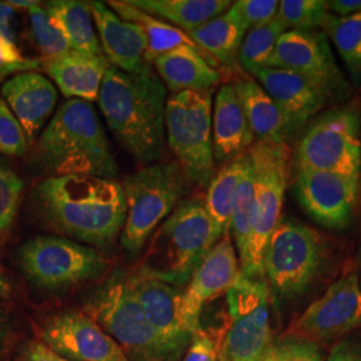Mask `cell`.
I'll return each mask as SVG.
<instances>
[{"label":"cell","mask_w":361,"mask_h":361,"mask_svg":"<svg viewBox=\"0 0 361 361\" xmlns=\"http://www.w3.org/2000/svg\"><path fill=\"white\" fill-rule=\"evenodd\" d=\"M32 200L49 228L83 245L110 246L125 225L126 201L116 180L51 176L35 188Z\"/></svg>","instance_id":"6da1fadb"},{"label":"cell","mask_w":361,"mask_h":361,"mask_svg":"<svg viewBox=\"0 0 361 361\" xmlns=\"http://www.w3.org/2000/svg\"><path fill=\"white\" fill-rule=\"evenodd\" d=\"M168 89L152 67L125 73L110 67L98 104L119 143L145 165L159 162L166 152L165 113Z\"/></svg>","instance_id":"7a4b0ae2"},{"label":"cell","mask_w":361,"mask_h":361,"mask_svg":"<svg viewBox=\"0 0 361 361\" xmlns=\"http://www.w3.org/2000/svg\"><path fill=\"white\" fill-rule=\"evenodd\" d=\"M40 168L52 176L116 180L118 165L102 123L90 102L67 99L52 116L38 142Z\"/></svg>","instance_id":"3957f363"},{"label":"cell","mask_w":361,"mask_h":361,"mask_svg":"<svg viewBox=\"0 0 361 361\" xmlns=\"http://www.w3.org/2000/svg\"><path fill=\"white\" fill-rule=\"evenodd\" d=\"M219 240L204 197L186 198L152 234L137 271L182 288Z\"/></svg>","instance_id":"277c9868"},{"label":"cell","mask_w":361,"mask_h":361,"mask_svg":"<svg viewBox=\"0 0 361 361\" xmlns=\"http://www.w3.org/2000/svg\"><path fill=\"white\" fill-rule=\"evenodd\" d=\"M121 185L126 201L121 244L130 256H137L155 229L186 200L193 183L174 159L146 165Z\"/></svg>","instance_id":"5b68a950"},{"label":"cell","mask_w":361,"mask_h":361,"mask_svg":"<svg viewBox=\"0 0 361 361\" xmlns=\"http://www.w3.org/2000/svg\"><path fill=\"white\" fill-rule=\"evenodd\" d=\"M85 313L110 336L129 361H177L145 316L129 283L116 271L86 302Z\"/></svg>","instance_id":"8992f818"},{"label":"cell","mask_w":361,"mask_h":361,"mask_svg":"<svg viewBox=\"0 0 361 361\" xmlns=\"http://www.w3.org/2000/svg\"><path fill=\"white\" fill-rule=\"evenodd\" d=\"M296 170L361 177V104H337L314 116L301 131L292 157Z\"/></svg>","instance_id":"52a82bcc"},{"label":"cell","mask_w":361,"mask_h":361,"mask_svg":"<svg viewBox=\"0 0 361 361\" xmlns=\"http://www.w3.org/2000/svg\"><path fill=\"white\" fill-rule=\"evenodd\" d=\"M247 153L255 171V210L249 245L240 267L241 273L249 279H265L267 247L283 219L290 150L285 143L256 141Z\"/></svg>","instance_id":"ba28073f"},{"label":"cell","mask_w":361,"mask_h":361,"mask_svg":"<svg viewBox=\"0 0 361 361\" xmlns=\"http://www.w3.org/2000/svg\"><path fill=\"white\" fill-rule=\"evenodd\" d=\"M212 91L170 94L165 113L169 149L193 185L207 188L216 176Z\"/></svg>","instance_id":"9c48e42d"},{"label":"cell","mask_w":361,"mask_h":361,"mask_svg":"<svg viewBox=\"0 0 361 361\" xmlns=\"http://www.w3.org/2000/svg\"><path fill=\"white\" fill-rule=\"evenodd\" d=\"M27 280L44 290H63L101 276L109 267L104 255L61 235H37L18 249Z\"/></svg>","instance_id":"30bf717a"},{"label":"cell","mask_w":361,"mask_h":361,"mask_svg":"<svg viewBox=\"0 0 361 361\" xmlns=\"http://www.w3.org/2000/svg\"><path fill=\"white\" fill-rule=\"evenodd\" d=\"M326 257L323 235L302 222L281 219L267 247L264 271L268 284L283 297L308 290Z\"/></svg>","instance_id":"8fae6325"},{"label":"cell","mask_w":361,"mask_h":361,"mask_svg":"<svg viewBox=\"0 0 361 361\" xmlns=\"http://www.w3.org/2000/svg\"><path fill=\"white\" fill-rule=\"evenodd\" d=\"M225 295L229 324L219 344V361L261 360L273 345L268 281L241 273Z\"/></svg>","instance_id":"7c38bea8"},{"label":"cell","mask_w":361,"mask_h":361,"mask_svg":"<svg viewBox=\"0 0 361 361\" xmlns=\"http://www.w3.org/2000/svg\"><path fill=\"white\" fill-rule=\"evenodd\" d=\"M268 67H281L308 79L331 102H347L352 87L336 62L322 30H286L271 54Z\"/></svg>","instance_id":"4fadbf2b"},{"label":"cell","mask_w":361,"mask_h":361,"mask_svg":"<svg viewBox=\"0 0 361 361\" xmlns=\"http://www.w3.org/2000/svg\"><path fill=\"white\" fill-rule=\"evenodd\" d=\"M293 190L297 202L314 222L343 231L360 209V180L332 171L296 170Z\"/></svg>","instance_id":"5bb4252c"},{"label":"cell","mask_w":361,"mask_h":361,"mask_svg":"<svg viewBox=\"0 0 361 361\" xmlns=\"http://www.w3.org/2000/svg\"><path fill=\"white\" fill-rule=\"evenodd\" d=\"M361 326V288L355 271L344 274L313 301L288 331V337L325 340Z\"/></svg>","instance_id":"9a60e30c"},{"label":"cell","mask_w":361,"mask_h":361,"mask_svg":"<svg viewBox=\"0 0 361 361\" xmlns=\"http://www.w3.org/2000/svg\"><path fill=\"white\" fill-rule=\"evenodd\" d=\"M42 343L71 361H129L116 341L82 310H63L49 317Z\"/></svg>","instance_id":"2e32d148"},{"label":"cell","mask_w":361,"mask_h":361,"mask_svg":"<svg viewBox=\"0 0 361 361\" xmlns=\"http://www.w3.org/2000/svg\"><path fill=\"white\" fill-rule=\"evenodd\" d=\"M241 267L231 233L221 237L207 257L194 271L182 297V320L188 331L194 334L201 329L200 317L207 302L225 295L238 276Z\"/></svg>","instance_id":"e0dca14e"},{"label":"cell","mask_w":361,"mask_h":361,"mask_svg":"<svg viewBox=\"0 0 361 361\" xmlns=\"http://www.w3.org/2000/svg\"><path fill=\"white\" fill-rule=\"evenodd\" d=\"M129 283L149 323L178 360L193 338L182 320V288L150 279L138 271L129 274Z\"/></svg>","instance_id":"ac0fdd59"},{"label":"cell","mask_w":361,"mask_h":361,"mask_svg":"<svg viewBox=\"0 0 361 361\" xmlns=\"http://www.w3.org/2000/svg\"><path fill=\"white\" fill-rule=\"evenodd\" d=\"M250 74L288 116L297 134L331 102L323 91L295 71L281 67H258Z\"/></svg>","instance_id":"d6986e66"},{"label":"cell","mask_w":361,"mask_h":361,"mask_svg":"<svg viewBox=\"0 0 361 361\" xmlns=\"http://www.w3.org/2000/svg\"><path fill=\"white\" fill-rule=\"evenodd\" d=\"M89 4L101 49L109 63L131 74L152 67L145 59L147 39L142 28L121 19L106 3L90 1Z\"/></svg>","instance_id":"ffe728a7"},{"label":"cell","mask_w":361,"mask_h":361,"mask_svg":"<svg viewBox=\"0 0 361 361\" xmlns=\"http://www.w3.org/2000/svg\"><path fill=\"white\" fill-rule=\"evenodd\" d=\"M0 94L31 140L43 129L58 102V91L52 80L37 71L8 78L1 85Z\"/></svg>","instance_id":"44dd1931"},{"label":"cell","mask_w":361,"mask_h":361,"mask_svg":"<svg viewBox=\"0 0 361 361\" xmlns=\"http://www.w3.org/2000/svg\"><path fill=\"white\" fill-rule=\"evenodd\" d=\"M212 131L214 161L222 166L246 153L256 143L233 83L222 85L217 90L213 102Z\"/></svg>","instance_id":"7402d4cb"},{"label":"cell","mask_w":361,"mask_h":361,"mask_svg":"<svg viewBox=\"0 0 361 361\" xmlns=\"http://www.w3.org/2000/svg\"><path fill=\"white\" fill-rule=\"evenodd\" d=\"M111 65L104 55H87L70 50L47 61L44 68L67 99L98 101L104 77Z\"/></svg>","instance_id":"603a6c76"},{"label":"cell","mask_w":361,"mask_h":361,"mask_svg":"<svg viewBox=\"0 0 361 361\" xmlns=\"http://www.w3.org/2000/svg\"><path fill=\"white\" fill-rule=\"evenodd\" d=\"M256 141L288 145L297 134L288 116L257 80L241 78L233 83Z\"/></svg>","instance_id":"cb8c5ba5"},{"label":"cell","mask_w":361,"mask_h":361,"mask_svg":"<svg viewBox=\"0 0 361 361\" xmlns=\"http://www.w3.org/2000/svg\"><path fill=\"white\" fill-rule=\"evenodd\" d=\"M157 75L171 94L182 91H212L221 74L209 65L205 55L192 47H180L158 56L153 62Z\"/></svg>","instance_id":"d4e9b609"},{"label":"cell","mask_w":361,"mask_h":361,"mask_svg":"<svg viewBox=\"0 0 361 361\" xmlns=\"http://www.w3.org/2000/svg\"><path fill=\"white\" fill-rule=\"evenodd\" d=\"M143 13L189 34L232 7L229 0H129Z\"/></svg>","instance_id":"484cf974"},{"label":"cell","mask_w":361,"mask_h":361,"mask_svg":"<svg viewBox=\"0 0 361 361\" xmlns=\"http://www.w3.org/2000/svg\"><path fill=\"white\" fill-rule=\"evenodd\" d=\"M106 4L121 19L135 23L142 28L147 39L145 59L149 65H152L158 56L180 47H192L201 51L186 32L155 16L143 13L142 10L134 7L129 0H113L107 1Z\"/></svg>","instance_id":"4316f807"},{"label":"cell","mask_w":361,"mask_h":361,"mask_svg":"<svg viewBox=\"0 0 361 361\" xmlns=\"http://www.w3.org/2000/svg\"><path fill=\"white\" fill-rule=\"evenodd\" d=\"M247 31L238 13L231 7L226 13L190 31L188 35L201 51L207 52L221 63L231 65L237 59Z\"/></svg>","instance_id":"83f0119b"},{"label":"cell","mask_w":361,"mask_h":361,"mask_svg":"<svg viewBox=\"0 0 361 361\" xmlns=\"http://www.w3.org/2000/svg\"><path fill=\"white\" fill-rule=\"evenodd\" d=\"M63 31L73 51L104 55L91 15L90 4L79 0H54L44 6Z\"/></svg>","instance_id":"f1b7e54d"},{"label":"cell","mask_w":361,"mask_h":361,"mask_svg":"<svg viewBox=\"0 0 361 361\" xmlns=\"http://www.w3.org/2000/svg\"><path fill=\"white\" fill-rule=\"evenodd\" d=\"M249 161L250 157L247 152L237 157L219 169L207 186V195L204 198L205 207L219 237L231 233L234 197Z\"/></svg>","instance_id":"f546056e"},{"label":"cell","mask_w":361,"mask_h":361,"mask_svg":"<svg viewBox=\"0 0 361 361\" xmlns=\"http://www.w3.org/2000/svg\"><path fill=\"white\" fill-rule=\"evenodd\" d=\"M334 42L355 83H361V11L348 18L328 13L323 30Z\"/></svg>","instance_id":"4dcf8cb0"},{"label":"cell","mask_w":361,"mask_h":361,"mask_svg":"<svg viewBox=\"0 0 361 361\" xmlns=\"http://www.w3.org/2000/svg\"><path fill=\"white\" fill-rule=\"evenodd\" d=\"M253 210H255V171H253V165L250 159L234 197L232 217H231V234L234 240V247L237 250L240 262L245 257L247 245H249L252 225H253Z\"/></svg>","instance_id":"1f68e13d"},{"label":"cell","mask_w":361,"mask_h":361,"mask_svg":"<svg viewBox=\"0 0 361 361\" xmlns=\"http://www.w3.org/2000/svg\"><path fill=\"white\" fill-rule=\"evenodd\" d=\"M285 31L286 27L276 16L269 23L250 28L246 32L237 59L247 73L258 67H268L276 44Z\"/></svg>","instance_id":"d6a6232c"},{"label":"cell","mask_w":361,"mask_h":361,"mask_svg":"<svg viewBox=\"0 0 361 361\" xmlns=\"http://www.w3.org/2000/svg\"><path fill=\"white\" fill-rule=\"evenodd\" d=\"M28 15L31 37L46 62L71 50L63 31L52 19L46 7L39 3L28 11Z\"/></svg>","instance_id":"836d02e7"},{"label":"cell","mask_w":361,"mask_h":361,"mask_svg":"<svg viewBox=\"0 0 361 361\" xmlns=\"http://www.w3.org/2000/svg\"><path fill=\"white\" fill-rule=\"evenodd\" d=\"M326 1L323 0H283L279 1L277 18L286 30H323L328 16Z\"/></svg>","instance_id":"e575fe53"},{"label":"cell","mask_w":361,"mask_h":361,"mask_svg":"<svg viewBox=\"0 0 361 361\" xmlns=\"http://www.w3.org/2000/svg\"><path fill=\"white\" fill-rule=\"evenodd\" d=\"M23 188V180L15 171L0 165V232H6L11 228Z\"/></svg>","instance_id":"d590c367"},{"label":"cell","mask_w":361,"mask_h":361,"mask_svg":"<svg viewBox=\"0 0 361 361\" xmlns=\"http://www.w3.org/2000/svg\"><path fill=\"white\" fill-rule=\"evenodd\" d=\"M27 147L26 131L10 107L0 98V153L10 157H22L26 154Z\"/></svg>","instance_id":"8d00e7d4"},{"label":"cell","mask_w":361,"mask_h":361,"mask_svg":"<svg viewBox=\"0 0 361 361\" xmlns=\"http://www.w3.org/2000/svg\"><path fill=\"white\" fill-rule=\"evenodd\" d=\"M269 361H324L314 341L289 337L269 349Z\"/></svg>","instance_id":"74e56055"},{"label":"cell","mask_w":361,"mask_h":361,"mask_svg":"<svg viewBox=\"0 0 361 361\" xmlns=\"http://www.w3.org/2000/svg\"><path fill=\"white\" fill-rule=\"evenodd\" d=\"M233 8L247 30L262 26L271 22L279 11L277 0H238L232 4Z\"/></svg>","instance_id":"f35d334b"},{"label":"cell","mask_w":361,"mask_h":361,"mask_svg":"<svg viewBox=\"0 0 361 361\" xmlns=\"http://www.w3.org/2000/svg\"><path fill=\"white\" fill-rule=\"evenodd\" d=\"M42 63L37 59H28L23 56V54L18 49L16 43L13 40L4 38L0 35V87L1 80L6 78L37 70Z\"/></svg>","instance_id":"ab89813d"},{"label":"cell","mask_w":361,"mask_h":361,"mask_svg":"<svg viewBox=\"0 0 361 361\" xmlns=\"http://www.w3.org/2000/svg\"><path fill=\"white\" fill-rule=\"evenodd\" d=\"M219 344L204 329L194 334L183 361H219Z\"/></svg>","instance_id":"60d3db41"},{"label":"cell","mask_w":361,"mask_h":361,"mask_svg":"<svg viewBox=\"0 0 361 361\" xmlns=\"http://www.w3.org/2000/svg\"><path fill=\"white\" fill-rule=\"evenodd\" d=\"M19 361H71L55 353L42 341H30L20 353Z\"/></svg>","instance_id":"b9f144b4"},{"label":"cell","mask_w":361,"mask_h":361,"mask_svg":"<svg viewBox=\"0 0 361 361\" xmlns=\"http://www.w3.org/2000/svg\"><path fill=\"white\" fill-rule=\"evenodd\" d=\"M16 16V10L13 8L7 1H0V35L15 42L13 20Z\"/></svg>","instance_id":"7bdbcfd3"},{"label":"cell","mask_w":361,"mask_h":361,"mask_svg":"<svg viewBox=\"0 0 361 361\" xmlns=\"http://www.w3.org/2000/svg\"><path fill=\"white\" fill-rule=\"evenodd\" d=\"M328 11L338 18H348L361 11V0H329L326 1Z\"/></svg>","instance_id":"ee69618b"},{"label":"cell","mask_w":361,"mask_h":361,"mask_svg":"<svg viewBox=\"0 0 361 361\" xmlns=\"http://www.w3.org/2000/svg\"><path fill=\"white\" fill-rule=\"evenodd\" d=\"M328 361H361V352L348 343H338L332 349Z\"/></svg>","instance_id":"f6af8a7d"},{"label":"cell","mask_w":361,"mask_h":361,"mask_svg":"<svg viewBox=\"0 0 361 361\" xmlns=\"http://www.w3.org/2000/svg\"><path fill=\"white\" fill-rule=\"evenodd\" d=\"M10 319H8V313L7 310L4 308L3 302L0 301V353L4 352V349L7 347L8 338H10Z\"/></svg>","instance_id":"bcb514c9"},{"label":"cell","mask_w":361,"mask_h":361,"mask_svg":"<svg viewBox=\"0 0 361 361\" xmlns=\"http://www.w3.org/2000/svg\"><path fill=\"white\" fill-rule=\"evenodd\" d=\"M7 3L15 10H27V11H30L34 6L39 4V1L35 0H7Z\"/></svg>","instance_id":"7dc6e473"},{"label":"cell","mask_w":361,"mask_h":361,"mask_svg":"<svg viewBox=\"0 0 361 361\" xmlns=\"http://www.w3.org/2000/svg\"><path fill=\"white\" fill-rule=\"evenodd\" d=\"M10 296H11V285L0 273V298H7Z\"/></svg>","instance_id":"c3c4849f"},{"label":"cell","mask_w":361,"mask_h":361,"mask_svg":"<svg viewBox=\"0 0 361 361\" xmlns=\"http://www.w3.org/2000/svg\"><path fill=\"white\" fill-rule=\"evenodd\" d=\"M258 361H269V350H268V352H267V353H265V356H264V357H262V359H261V360H258Z\"/></svg>","instance_id":"681fc988"},{"label":"cell","mask_w":361,"mask_h":361,"mask_svg":"<svg viewBox=\"0 0 361 361\" xmlns=\"http://www.w3.org/2000/svg\"><path fill=\"white\" fill-rule=\"evenodd\" d=\"M359 276V274H357ZM359 284H360L361 288V262H360V276H359Z\"/></svg>","instance_id":"f907efd6"},{"label":"cell","mask_w":361,"mask_h":361,"mask_svg":"<svg viewBox=\"0 0 361 361\" xmlns=\"http://www.w3.org/2000/svg\"><path fill=\"white\" fill-rule=\"evenodd\" d=\"M360 207H361V177H360Z\"/></svg>","instance_id":"816d5d0a"}]
</instances>
